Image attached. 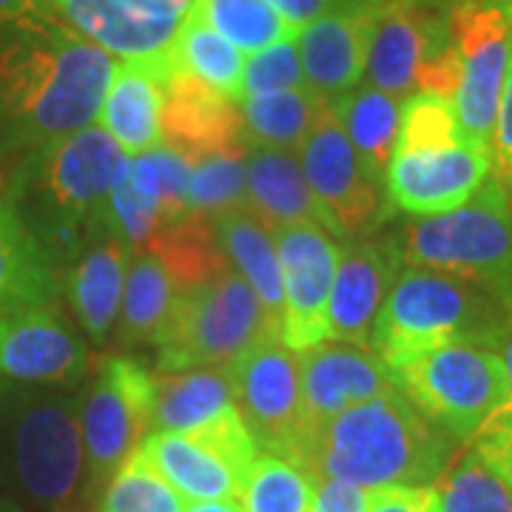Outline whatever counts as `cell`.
I'll list each match as a JSON object with an SVG mask.
<instances>
[{
  "label": "cell",
  "instance_id": "1",
  "mask_svg": "<svg viewBox=\"0 0 512 512\" xmlns=\"http://www.w3.org/2000/svg\"><path fill=\"white\" fill-rule=\"evenodd\" d=\"M0 137L29 151L97 123L117 60L55 12L0 29Z\"/></svg>",
  "mask_w": 512,
  "mask_h": 512
},
{
  "label": "cell",
  "instance_id": "2",
  "mask_svg": "<svg viewBox=\"0 0 512 512\" xmlns=\"http://www.w3.org/2000/svg\"><path fill=\"white\" fill-rule=\"evenodd\" d=\"M126 160L103 126H89L29 151L12 183L9 205L57 262L109 231V197Z\"/></svg>",
  "mask_w": 512,
  "mask_h": 512
},
{
  "label": "cell",
  "instance_id": "3",
  "mask_svg": "<svg viewBox=\"0 0 512 512\" xmlns=\"http://www.w3.org/2000/svg\"><path fill=\"white\" fill-rule=\"evenodd\" d=\"M456 441L421 416L396 387L325 421L311 436L302 467L365 490L430 487L453 461Z\"/></svg>",
  "mask_w": 512,
  "mask_h": 512
},
{
  "label": "cell",
  "instance_id": "4",
  "mask_svg": "<svg viewBox=\"0 0 512 512\" xmlns=\"http://www.w3.org/2000/svg\"><path fill=\"white\" fill-rule=\"evenodd\" d=\"M83 476L77 399L0 382V478L43 512H80Z\"/></svg>",
  "mask_w": 512,
  "mask_h": 512
},
{
  "label": "cell",
  "instance_id": "5",
  "mask_svg": "<svg viewBox=\"0 0 512 512\" xmlns=\"http://www.w3.org/2000/svg\"><path fill=\"white\" fill-rule=\"evenodd\" d=\"M510 313L493 293L461 276L404 265L373 325L370 350L393 373L407 359L447 342L490 348Z\"/></svg>",
  "mask_w": 512,
  "mask_h": 512
},
{
  "label": "cell",
  "instance_id": "6",
  "mask_svg": "<svg viewBox=\"0 0 512 512\" xmlns=\"http://www.w3.org/2000/svg\"><path fill=\"white\" fill-rule=\"evenodd\" d=\"M399 248L404 265L461 276L512 311V205L498 177L447 214L407 222Z\"/></svg>",
  "mask_w": 512,
  "mask_h": 512
},
{
  "label": "cell",
  "instance_id": "7",
  "mask_svg": "<svg viewBox=\"0 0 512 512\" xmlns=\"http://www.w3.org/2000/svg\"><path fill=\"white\" fill-rule=\"evenodd\" d=\"M274 336L279 333L251 285L228 268L202 285L177 291L154 342L157 367L163 373L228 367Z\"/></svg>",
  "mask_w": 512,
  "mask_h": 512
},
{
  "label": "cell",
  "instance_id": "8",
  "mask_svg": "<svg viewBox=\"0 0 512 512\" xmlns=\"http://www.w3.org/2000/svg\"><path fill=\"white\" fill-rule=\"evenodd\" d=\"M393 379L421 416L456 444L476 439L495 413L510 407L504 367L487 345L447 342L424 350L396 367Z\"/></svg>",
  "mask_w": 512,
  "mask_h": 512
},
{
  "label": "cell",
  "instance_id": "9",
  "mask_svg": "<svg viewBox=\"0 0 512 512\" xmlns=\"http://www.w3.org/2000/svg\"><path fill=\"white\" fill-rule=\"evenodd\" d=\"M234 407L254 436L259 453H274L299 464L311 444V427L302 404L299 353L279 336L259 342L225 367Z\"/></svg>",
  "mask_w": 512,
  "mask_h": 512
},
{
  "label": "cell",
  "instance_id": "10",
  "mask_svg": "<svg viewBox=\"0 0 512 512\" xmlns=\"http://www.w3.org/2000/svg\"><path fill=\"white\" fill-rule=\"evenodd\" d=\"M77 404L89 490L100 493L151 430L154 373L128 356H109Z\"/></svg>",
  "mask_w": 512,
  "mask_h": 512
},
{
  "label": "cell",
  "instance_id": "11",
  "mask_svg": "<svg viewBox=\"0 0 512 512\" xmlns=\"http://www.w3.org/2000/svg\"><path fill=\"white\" fill-rule=\"evenodd\" d=\"M296 157L325 225L336 239H367L393 214L384 185L367 177L330 100L319 111Z\"/></svg>",
  "mask_w": 512,
  "mask_h": 512
},
{
  "label": "cell",
  "instance_id": "12",
  "mask_svg": "<svg viewBox=\"0 0 512 512\" xmlns=\"http://www.w3.org/2000/svg\"><path fill=\"white\" fill-rule=\"evenodd\" d=\"M458 52L453 97L458 126L467 140L493 151V131L512 57V12L501 0H464L450 12Z\"/></svg>",
  "mask_w": 512,
  "mask_h": 512
},
{
  "label": "cell",
  "instance_id": "13",
  "mask_svg": "<svg viewBox=\"0 0 512 512\" xmlns=\"http://www.w3.org/2000/svg\"><path fill=\"white\" fill-rule=\"evenodd\" d=\"M436 0H379L365 74L370 86L410 97L424 72L453 52L450 12Z\"/></svg>",
  "mask_w": 512,
  "mask_h": 512
},
{
  "label": "cell",
  "instance_id": "14",
  "mask_svg": "<svg viewBox=\"0 0 512 512\" xmlns=\"http://www.w3.org/2000/svg\"><path fill=\"white\" fill-rule=\"evenodd\" d=\"M282 274V342L308 350L328 342V305L342 245L319 225H288L274 231Z\"/></svg>",
  "mask_w": 512,
  "mask_h": 512
},
{
  "label": "cell",
  "instance_id": "15",
  "mask_svg": "<svg viewBox=\"0 0 512 512\" xmlns=\"http://www.w3.org/2000/svg\"><path fill=\"white\" fill-rule=\"evenodd\" d=\"M490 171L493 151L464 137L456 146L393 151L384 191L404 214L436 217L470 200L490 180Z\"/></svg>",
  "mask_w": 512,
  "mask_h": 512
},
{
  "label": "cell",
  "instance_id": "16",
  "mask_svg": "<svg viewBox=\"0 0 512 512\" xmlns=\"http://www.w3.org/2000/svg\"><path fill=\"white\" fill-rule=\"evenodd\" d=\"M89 348L52 302L0 319V382L69 387L86 379Z\"/></svg>",
  "mask_w": 512,
  "mask_h": 512
},
{
  "label": "cell",
  "instance_id": "17",
  "mask_svg": "<svg viewBox=\"0 0 512 512\" xmlns=\"http://www.w3.org/2000/svg\"><path fill=\"white\" fill-rule=\"evenodd\" d=\"M299 382L311 436L350 407L396 390L393 373L373 350L333 339L299 350Z\"/></svg>",
  "mask_w": 512,
  "mask_h": 512
},
{
  "label": "cell",
  "instance_id": "18",
  "mask_svg": "<svg viewBox=\"0 0 512 512\" xmlns=\"http://www.w3.org/2000/svg\"><path fill=\"white\" fill-rule=\"evenodd\" d=\"M404 268L399 239H359L342 248L328 305V339L370 348L384 299Z\"/></svg>",
  "mask_w": 512,
  "mask_h": 512
},
{
  "label": "cell",
  "instance_id": "19",
  "mask_svg": "<svg viewBox=\"0 0 512 512\" xmlns=\"http://www.w3.org/2000/svg\"><path fill=\"white\" fill-rule=\"evenodd\" d=\"M163 143L188 160L248 151L239 103L191 74L168 69L163 80Z\"/></svg>",
  "mask_w": 512,
  "mask_h": 512
},
{
  "label": "cell",
  "instance_id": "20",
  "mask_svg": "<svg viewBox=\"0 0 512 512\" xmlns=\"http://www.w3.org/2000/svg\"><path fill=\"white\" fill-rule=\"evenodd\" d=\"M379 0L339 9L299 29L296 46L308 89L319 97H342L362 80Z\"/></svg>",
  "mask_w": 512,
  "mask_h": 512
},
{
  "label": "cell",
  "instance_id": "21",
  "mask_svg": "<svg viewBox=\"0 0 512 512\" xmlns=\"http://www.w3.org/2000/svg\"><path fill=\"white\" fill-rule=\"evenodd\" d=\"M52 9L114 60H168V49L183 23L137 12L123 0H55Z\"/></svg>",
  "mask_w": 512,
  "mask_h": 512
},
{
  "label": "cell",
  "instance_id": "22",
  "mask_svg": "<svg viewBox=\"0 0 512 512\" xmlns=\"http://www.w3.org/2000/svg\"><path fill=\"white\" fill-rule=\"evenodd\" d=\"M168 60H120L97 123L109 131L123 154L137 157L163 146V80Z\"/></svg>",
  "mask_w": 512,
  "mask_h": 512
},
{
  "label": "cell",
  "instance_id": "23",
  "mask_svg": "<svg viewBox=\"0 0 512 512\" xmlns=\"http://www.w3.org/2000/svg\"><path fill=\"white\" fill-rule=\"evenodd\" d=\"M131 254L134 251L123 239L103 234L80 248L66 271V296L77 322L94 342H106L114 322L120 319Z\"/></svg>",
  "mask_w": 512,
  "mask_h": 512
},
{
  "label": "cell",
  "instance_id": "24",
  "mask_svg": "<svg viewBox=\"0 0 512 512\" xmlns=\"http://www.w3.org/2000/svg\"><path fill=\"white\" fill-rule=\"evenodd\" d=\"M140 458L163 478L168 487L188 501H237L242 473L234 470L225 458L185 433L154 430L134 450Z\"/></svg>",
  "mask_w": 512,
  "mask_h": 512
},
{
  "label": "cell",
  "instance_id": "25",
  "mask_svg": "<svg viewBox=\"0 0 512 512\" xmlns=\"http://www.w3.org/2000/svg\"><path fill=\"white\" fill-rule=\"evenodd\" d=\"M245 188V208L271 231L288 225H319L328 231L299 157L293 151L251 148L245 157Z\"/></svg>",
  "mask_w": 512,
  "mask_h": 512
},
{
  "label": "cell",
  "instance_id": "26",
  "mask_svg": "<svg viewBox=\"0 0 512 512\" xmlns=\"http://www.w3.org/2000/svg\"><path fill=\"white\" fill-rule=\"evenodd\" d=\"M57 293V265L23 225L9 202H0V319L46 305Z\"/></svg>",
  "mask_w": 512,
  "mask_h": 512
},
{
  "label": "cell",
  "instance_id": "27",
  "mask_svg": "<svg viewBox=\"0 0 512 512\" xmlns=\"http://www.w3.org/2000/svg\"><path fill=\"white\" fill-rule=\"evenodd\" d=\"M211 225L225 259L251 285L274 330L282 336V274L274 231L256 220L248 208L211 217Z\"/></svg>",
  "mask_w": 512,
  "mask_h": 512
},
{
  "label": "cell",
  "instance_id": "28",
  "mask_svg": "<svg viewBox=\"0 0 512 512\" xmlns=\"http://www.w3.org/2000/svg\"><path fill=\"white\" fill-rule=\"evenodd\" d=\"M234 407V393L225 367L183 370L154 376L151 433H197L208 421Z\"/></svg>",
  "mask_w": 512,
  "mask_h": 512
},
{
  "label": "cell",
  "instance_id": "29",
  "mask_svg": "<svg viewBox=\"0 0 512 512\" xmlns=\"http://www.w3.org/2000/svg\"><path fill=\"white\" fill-rule=\"evenodd\" d=\"M339 123L348 134L350 146L356 148L359 163L373 183L384 185L387 165L393 160L399 123H402V100L382 92L376 86H359L348 94L330 100Z\"/></svg>",
  "mask_w": 512,
  "mask_h": 512
},
{
  "label": "cell",
  "instance_id": "30",
  "mask_svg": "<svg viewBox=\"0 0 512 512\" xmlns=\"http://www.w3.org/2000/svg\"><path fill=\"white\" fill-rule=\"evenodd\" d=\"M146 251L163 262L177 291L202 285L231 268L217 242L211 217L197 214L194 208L183 217L160 225L154 237L148 239Z\"/></svg>",
  "mask_w": 512,
  "mask_h": 512
},
{
  "label": "cell",
  "instance_id": "31",
  "mask_svg": "<svg viewBox=\"0 0 512 512\" xmlns=\"http://www.w3.org/2000/svg\"><path fill=\"white\" fill-rule=\"evenodd\" d=\"M325 97L305 89L291 92L251 94L239 100L242 134L248 148H271V151H299L311 134L319 111L325 109Z\"/></svg>",
  "mask_w": 512,
  "mask_h": 512
},
{
  "label": "cell",
  "instance_id": "32",
  "mask_svg": "<svg viewBox=\"0 0 512 512\" xmlns=\"http://www.w3.org/2000/svg\"><path fill=\"white\" fill-rule=\"evenodd\" d=\"M168 69L191 74L237 103L242 97V52L234 49L194 6L183 18L168 49Z\"/></svg>",
  "mask_w": 512,
  "mask_h": 512
},
{
  "label": "cell",
  "instance_id": "33",
  "mask_svg": "<svg viewBox=\"0 0 512 512\" xmlns=\"http://www.w3.org/2000/svg\"><path fill=\"white\" fill-rule=\"evenodd\" d=\"M174 296L177 288L157 256L148 251L131 254L120 305V339L126 345H154Z\"/></svg>",
  "mask_w": 512,
  "mask_h": 512
},
{
  "label": "cell",
  "instance_id": "34",
  "mask_svg": "<svg viewBox=\"0 0 512 512\" xmlns=\"http://www.w3.org/2000/svg\"><path fill=\"white\" fill-rule=\"evenodd\" d=\"M319 478L288 458L262 453L239 484L242 512H311Z\"/></svg>",
  "mask_w": 512,
  "mask_h": 512
},
{
  "label": "cell",
  "instance_id": "35",
  "mask_svg": "<svg viewBox=\"0 0 512 512\" xmlns=\"http://www.w3.org/2000/svg\"><path fill=\"white\" fill-rule=\"evenodd\" d=\"M194 9L242 55H256L299 35L268 0H197Z\"/></svg>",
  "mask_w": 512,
  "mask_h": 512
},
{
  "label": "cell",
  "instance_id": "36",
  "mask_svg": "<svg viewBox=\"0 0 512 512\" xmlns=\"http://www.w3.org/2000/svg\"><path fill=\"white\" fill-rule=\"evenodd\" d=\"M441 512H512V487L470 447L436 484Z\"/></svg>",
  "mask_w": 512,
  "mask_h": 512
},
{
  "label": "cell",
  "instance_id": "37",
  "mask_svg": "<svg viewBox=\"0 0 512 512\" xmlns=\"http://www.w3.org/2000/svg\"><path fill=\"white\" fill-rule=\"evenodd\" d=\"M245 157L248 151H222V154L194 157L191 177H188V205L205 217H220L228 211L245 208L248 202Z\"/></svg>",
  "mask_w": 512,
  "mask_h": 512
},
{
  "label": "cell",
  "instance_id": "38",
  "mask_svg": "<svg viewBox=\"0 0 512 512\" xmlns=\"http://www.w3.org/2000/svg\"><path fill=\"white\" fill-rule=\"evenodd\" d=\"M183 495L168 487L163 478L140 458H128L103 487L97 512H183Z\"/></svg>",
  "mask_w": 512,
  "mask_h": 512
},
{
  "label": "cell",
  "instance_id": "39",
  "mask_svg": "<svg viewBox=\"0 0 512 512\" xmlns=\"http://www.w3.org/2000/svg\"><path fill=\"white\" fill-rule=\"evenodd\" d=\"M464 140L453 100L439 94H410L402 106L396 151L456 146Z\"/></svg>",
  "mask_w": 512,
  "mask_h": 512
},
{
  "label": "cell",
  "instance_id": "40",
  "mask_svg": "<svg viewBox=\"0 0 512 512\" xmlns=\"http://www.w3.org/2000/svg\"><path fill=\"white\" fill-rule=\"evenodd\" d=\"M305 72H302V57L296 37L279 40L274 46L248 55L245 69H242V97L251 94L291 92V89H305ZM239 97V100H242Z\"/></svg>",
  "mask_w": 512,
  "mask_h": 512
},
{
  "label": "cell",
  "instance_id": "41",
  "mask_svg": "<svg viewBox=\"0 0 512 512\" xmlns=\"http://www.w3.org/2000/svg\"><path fill=\"white\" fill-rule=\"evenodd\" d=\"M473 450L512 487V407L495 413L470 441Z\"/></svg>",
  "mask_w": 512,
  "mask_h": 512
},
{
  "label": "cell",
  "instance_id": "42",
  "mask_svg": "<svg viewBox=\"0 0 512 512\" xmlns=\"http://www.w3.org/2000/svg\"><path fill=\"white\" fill-rule=\"evenodd\" d=\"M367 512H441L436 484L430 487H379L370 490Z\"/></svg>",
  "mask_w": 512,
  "mask_h": 512
},
{
  "label": "cell",
  "instance_id": "43",
  "mask_svg": "<svg viewBox=\"0 0 512 512\" xmlns=\"http://www.w3.org/2000/svg\"><path fill=\"white\" fill-rule=\"evenodd\" d=\"M493 163L495 171H498V180L504 183L507 191H512V57L493 131Z\"/></svg>",
  "mask_w": 512,
  "mask_h": 512
},
{
  "label": "cell",
  "instance_id": "44",
  "mask_svg": "<svg viewBox=\"0 0 512 512\" xmlns=\"http://www.w3.org/2000/svg\"><path fill=\"white\" fill-rule=\"evenodd\" d=\"M370 490L342 478H319L311 512H367Z\"/></svg>",
  "mask_w": 512,
  "mask_h": 512
},
{
  "label": "cell",
  "instance_id": "45",
  "mask_svg": "<svg viewBox=\"0 0 512 512\" xmlns=\"http://www.w3.org/2000/svg\"><path fill=\"white\" fill-rule=\"evenodd\" d=\"M282 18L288 20L296 29H305L308 23L319 20L322 15L339 12V9H350L359 6L362 0H268Z\"/></svg>",
  "mask_w": 512,
  "mask_h": 512
},
{
  "label": "cell",
  "instance_id": "46",
  "mask_svg": "<svg viewBox=\"0 0 512 512\" xmlns=\"http://www.w3.org/2000/svg\"><path fill=\"white\" fill-rule=\"evenodd\" d=\"M123 3H128V6L137 9V12L154 15V18L183 20L197 0H123Z\"/></svg>",
  "mask_w": 512,
  "mask_h": 512
},
{
  "label": "cell",
  "instance_id": "47",
  "mask_svg": "<svg viewBox=\"0 0 512 512\" xmlns=\"http://www.w3.org/2000/svg\"><path fill=\"white\" fill-rule=\"evenodd\" d=\"M46 12H55L46 0H0V29Z\"/></svg>",
  "mask_w": 512,
  "mask_h": 512
},
{
  "label": "cell",
  "instance_id": "48",
  "mask_svg": "<svg viewBox=\"0 0 512 512\" xmlns=\"http://www.w3.org/2000/svg\"><path fill=\"white\" fill-rule=\"evenodd\" d=\"M490 348L498 353L501 367H504V376H507V390H510V407H512V313L510 319L504 322V328L498 330L490 342Z\"/></svg>",
  "mask_w": 512,
  "mask_h": 512
},
{
  "label": "cell",
  "instance_id": "49",
  "mask_svg": "<svg viewBox=\"0 0 512 512\" xmlns=\"http://www.w3.org/2000/svg\"><path fill=\"white\" fill-rule=\"evenodd\" d=\"M183 512H242L239 501H191Z\"/></svg>",
  "mask_w": 512,
  "mask_h": 512
},
{
  "label": "cell",
  "instance_id": "50",
  "mask_svg": "<svg viewBox=\"0 0 512 512\" xmlns=\"http://www.w3.org/2000/svg\"><path fill=\"white\" fill-rule=\"evenodd\" d=\"M0 512H29L23 504L18 501H12V498H6V495H0Z\"/></svg>",
  "mask_w": 512,
  "mask_h": 512
},
{
  "label": "cell",
  "instance_id": "51",
  "mask_svg": "<svg viewBox=\"0 0 512 512\" xmlns=\"http://www.w3.org/2000/svg\"><path fill=\"white\" fill-rule=\"evenodd\" d=\"M436 3H464V0H436Z\"/></svg>",
  "mask_w": 512,
  "mask_h": 512
},
{
  "label": "cell",
  "instance_id": "52",
  "mask_svg": "<svg viewBox=\"0 0 512 512\" xmlns=\"http://www.w3.org/2000/svg\"><path fill=\"white\" fill-rule=\"evenodd\" d=\"M501 3H504V6H507V9L512 12V0H501Z\"/></svg>",
  "mask_w": 512,
  "mask_h": 512
},
{
  "label": "cell",
  "instance_id": "53",
  "mask_svg": "<svg viewBox=\"0 0 512 512\" xmlns=\"http://www.w3.org/2000/svg\"><path fill=\"white\" fill-rule=\"evenodd\" d=\"M46 3H49V6H52V3H55V0H46Z\"/></svg>",
  "mask_w": 512,
  "mask_h": 512
}]
</instances>
